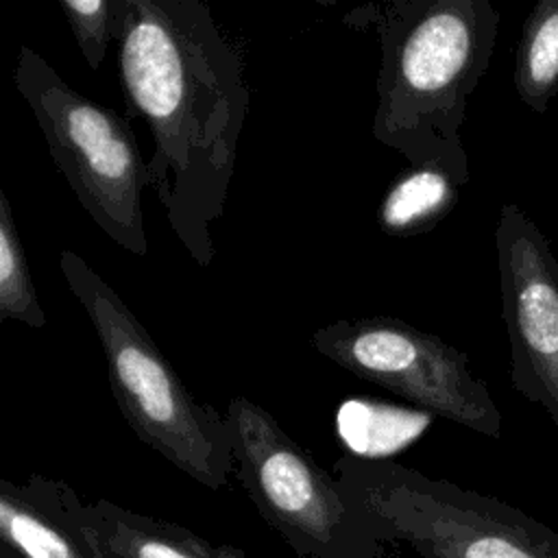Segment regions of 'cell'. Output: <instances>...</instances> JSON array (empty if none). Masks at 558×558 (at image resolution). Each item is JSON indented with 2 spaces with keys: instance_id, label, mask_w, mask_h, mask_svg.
Here are the masks:
<instances>
[{
  "instance_id": "cell-1",
  "label": "cell",
  "mask_w": 558,
  "mask_h": 558,
  "mask_svg": "<svg viewBox=\"0 0 558 558\" xmlns=\"http://www.w3.org/2000/svg\"><path fill=\"white\" fill-rule=\"evenodd\" d=\"M118 9L120 85L153 140L148 187L181 246L207 268L248 116L244 54L201 0H118Z\"/></svg>"
},
{
  "instance_id": "cell-2",
  "label": "cell",
  "mask_w": 558,
  "mask_h": 558,
  "mask_svg": "<svg viewBox=\"0 0 558 558\" xmlns=\"http://www.w3.org/2000/svg\"><path fill=\"white\" fill-rule=\"evenodd\" d=\"M344 22L379 37L373 137L408 163L464 150L460 129L495 52L497 9L488 0H388Z\"/></svg>"
},
{
  "instance_id": "cell-3",
  "label": "cell",
  "mask_w": 558,
  "mask_h": 558,
  "mask_svg": "<svg viewBox=\"0 0 558 558\" xmlns=\"http://www.w3.org/2000/svg\"><path fill=\"white\" fill-rule=\"evenodd\" d=\"M59 268L98 336L111 395L133 434L205 488H225L235 473L225 414L185 388L140 318L78 253L61 251Z\"/></svg>"
},
{
  "instance_id": "cell-4",
  "label": "cell",
  "mask_w": 558,
  "mask_h": 558,
  "mask_svg": "<svg viewBox=\"0 0 558 558\" xmlns=\"http://www.w3.org/2000/svg\"><path fill=\"white\" fill-rule=\"evenodd\" d=\"M235 475L296 558H388L381 523L248 397L227 405Z\"/></svg>"
},
{
  "instance_id": "cell-5",
  "label": "cell",
  "mask_w": 558,
  "mask_h": 558,
  "mask_svg": "<svg viewBox=\"0 0 558 558\" xmlns=\"http://www.w3.org/2000/svg\"><path fill=\"white\" fill-rule=\"evenodd\" d=\"M333 475L421 558H558V532L497 497L392 460L342 456Z\"/></svg>"
},
{
  "instance_id": "cell-6",
  "label": "cell",
  "mask_w": 558,
  "mask_h": 558,
  "mask_svg": "<svg viewBox=\"0 0 558 558\" xmlns=\"http://www.w3.org/2000/svg\"><path fill=\"white\" fill-rule=\"evenodd\" d=\"M13 83L85 214L120 248L146 255V161L129 120L76 92L28 46L17 52Z\"/></svg>"
},
{
  "instance_id": "cell-7",
  "label": "cell",
  "mask_w": 558,
  "mask_h": 558,
  "mask_svg": "<svg viewBox=\"0 0 558 558\" xmlns=\"http://www.w3.org/2000/svg\"><path fill=\"white\" fill-rule=\"evenodd\" d=\"M310 342L360 379L482 436H501V412L471 373L469 355L432 331L377 314L338 318L318 327Z\"/></svg>"
},
{
  "instance_id": "cell-8",
  "label": "cell",
  "mask_w": 558,
  "mask_h": 558,
  "mask_svg": "<svg viewBox=\"0 0 558 558\" xmlns=\"http://www.w3.org/2000/svg\"><path fill=\"white\" fill-rule=\"evenodd\" d=\"M510 381L558 427V262L549 240L517 205L504 203L495 227Z\"/></svg>"
},
{
  "instance_id": "cell-9",
  "label": "cell",
  "mask_w": 558,
  "mask_h": 558,
  "mask_svg": "<svg viewBox=\"0 0 558 558\" xmlns=\"http://www.w3.org/2000/svg\"><path fill=\"white\" fill-rule=\"evenodd\" d=\"M0 558H107L87 501L63 480H0Z\"/></svg>"
},
{
  "instance_id": "cell-10",
  "label": "cell",
  "mask_w": 558,
  "mask_h": 558,
  "mask_svg": "<svg viewBox=\"0 0 558 558\" xmlns=\"http://www.w3.org/2000/svg\"><path fill=\"white\" fill-rule=\"evenodd\" d=\"M469 179L466 150L408 163L390 181L379 201V229L392 238H412L432 231L458 205Z\"/></svg>"
},
{
  "instance_id": "cell-11",
  "label": "cell",
  "mask_w": 558,
  "mask_h": 558,
  "mask_svg": "<svg viewBox=\"0 0 558 558\" xmlns=\"http://www.w3.org/2000/svg\"><path fill=\"white\" fill-rule=\"evenodd\" d=\"M87 517L107 558H246L235 545H216L196 532L109 499L87 501Z\"/></svg>"
},
{
  "instance_id": "cell-12",
  "label": "cell",
  "mask_w": 558,
  "mask_h": 558,
  "mask_svg": "<svg viewBox=\"0 0 558 558\" xmlns=\"http://www.w3.org/2000/svg\"><path fill=\"white\" fill-rule=\"evenodd\" d=\"M514 89L536 113H545L558 94V0H541L525 17L514 54Z\"/></svg>"
},
{
  "instance_id": "cell-13",
  "label": "cell",
  "mask_w": 558,
  "mask_h": 558,
  "mask_svg": "<svg viewBox=\"0 0 558 558\" xmlns=\"http://www.w3.org/2000/svg\"><path fill=\"white\" fill-rule=\"evenodd\" d=\"M0 320H17L33 329L46 327V312L39 305L4 190H0Z\"/></svg>"
},
{
  "instance_id": "cell-14",
  "label": "cell",
  "mask_w": 558,
  "mask_h": 558,
  "mask_svg": "<svg viewBox=\"0 0 558 558\" xmlns=\"http://www.w3.org/2000/svg\"><path fill=\"white\" fill-rule=\"evenodd\" d=\"M78 50L92 70H98L111 41L118 39V0H61L59 2Z\"/></svg>"
}]
</instances>
